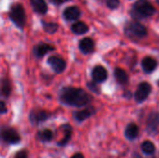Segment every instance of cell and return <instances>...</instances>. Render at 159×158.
<instances>
[{
  "label": "cell",
  "mask_w": 159,
  "mask_h": 158,
  "mask_svg": "<svg viewBox=\"0 0 159 158\" xmlns=\"http://www.w3.org/2000/svg\"><path fill=\"white\" fill-rule=\"evenodd\" d=\"M159 129V113L152 112L146 120V130L149 134L155 135Z\"/></svg>",
  "instance_id": "obj_8"
},
{
  "label": "cell",
  "mask_w": 159,
  "mask_h": 158,
  "mask_svg": "<svg viewBox=\"0 0 159 158\" xmlns=\"http://www.w3.org/2000/svg\"><path fill=\"white\" fill-rule=\"evenodd\" d=\"M124 33L131 40L143 39L147 35V29L138 21H129L124 26Z\"/></svg>",
  "instance_id": "obj_3"
},
{
  "label": "cell",
  "mask_w": 159,
  "mask_h": 158,
  "mask_svg": "<svg viewBox=\"0 0 159 158\" xmlns=\"http://www.w3.org/2000/svg\"><path fill=\"white\" fill-rule=\"evenodd\" d=\"M48 63L56 74H61L66 69V61L59 56H50L48 59Z\"/></svg>",
  "instance_id": "obj_7"
},
{
  "label": "cell",
  "mask_w": 159,
  "mask_h": 158,
  "mask_svg": "<svg viewBox=\"0 0 159 158\" xmlns=\"http://www.w3.org/2000/svg\"><path fill=\"white\" fill-rule=\"evenodd\" d=\"M64 2H66V1H70V0H63Z\"/></svg>",
  "instance_id": "obj_33"
},
{
  "label": "cell",
  "mask_w": 159,
  "mask_h": 158,
  "mask_svg": "<svg viewBox=\"0 0 159 158\" xmlns=\"http://www.w3.org/2000/svg\"><path fill=\"white\" fill-rule=\"evenodd\" d=\"M36 137L42 142H48L52 141V139L54 137V133L52 130H50L48 129H45L39 130Z\"/></svg>",
  "instance_id": "obj_22"
},
{
  "label": "cell",
  "mask_w": 159,
  "mask_h": 158,
  "mask_svg": "<svg viewBox=\"0 0 159 158\" xmlns=\"http://www.w3.org/2000/svg\"><path fill=\"white\" fill-rule=\"evenodd\" d=\"M151 91H152V86L148 82H142L138 86V88H137V90H136V92L134 94L135 101L138 103L143 102L148 98Z\"/></svg>",
  "instance_id": "obj_6"
},
{
  "label": "cell",
  "mask_w": 159,
  "mask_h": 158,
  "mask_svg": "<svg viewBox=\"0 0 159 158\" xmlns=\"http://www.w3.org/2000/svg\"><path fill=\"white\" fill-rule=\"evenodd\" d=\"M94 114H95V109L93 107H88L86 109L75 112L74 118L75 119V121L81 123V122L87 120L88 118H89L90 116H92Z\"/></svg>",
  "instance_id": "obj_14"
},
{
  "label": "cell",
  "mask_w": 159,
  "mask_h": 158,
  "mask_svg": "<svg viewBox=\"0 0 159 158\" xmlns=\"http://www.w3.org/2000/svg\"><path fill=\"white\" fill-rule=\"evenodd\" d=\"M14 158H28V154L26 150H20L16 153L14 156Z\"/></svg>",
  "instance_id": "obj_27"
},
{
  "label": "cell",
  "mask_w": 159,
  "mask_h": 158,
  "mask_svg": "<svg viewBox=\"0 0 159 158\" xmlns=\"http://www.w3.org/2000/svg\"><path fill=\"white\" fill-rule=\"evenodd\" d=\"M30 4L34 11L40 15H45L48 12V5L45 0H30Z\"/></svg>",
  "instance_id": "obj_17"
},
{
  "label": "cell",
  "mask_w": 159,
  "mask_h": 158,
  "mask_svg": "<svg viewBox=\"0 0 159 158\" xmlns=\"http://www.w3.org/2000/svg\"><path fill=\"white\" fill-rule=\"evenodd\" d=\"M142 67L145 74H151L157 67V61L153 57L147 56L142 61Z\"/></svg>",
  "instance_id": "obj_15"
},
{
  "label": "cell",
  "mask_w": 159,
  "mask_h": 158,
  "mask_svg": "<svg viewBox=\"0 0 159 158\" xmlns=\"http://www.w3.org/2000/svg\"><path fill=\"white\" fill-rule=\"evenodd\" d=\"M55 47L48 43H38L33 48V53L36 58H43L48 52L53 51Z\"/></svg>",
  "instance_id": "obj_11"
},
{
  "label": "cell",
  "mask_w": 159,
  "mask_h": 158,
  "mask_svg": "<svg viewBox=\"0 0 159 158\" xmlns=\"http://www.w3.org/2000/svg\"><path fill=\"white\" fill-rule=\"evenodd\" d=\"M8 17L10 20L19 28L23 29L26 23V13L24 7L19 4L15 3L10 6L8 11Z\"/></svg>",
  "instance_id": "obj_4"
},
{
  "label": "cell",
  "mask_w": 159,
  "mask_h": 158,
  "mask_svg": "<svg viewBox=\"0 0 159 158\" xmlns=\"http://www.w3.org/2000/svg\"><path fill=\"white\" fill-rule=\"evenodd\" d=\"M7 112V108L4 102L0 101V115H3V114H6Z\"/></svg>",
  "instance_id": "obj_28"
},
{
  "label": "cell",
  "mask_w": 159,
  "mask_h": 158,
  "mask_svg": "<svg viewBox=\"0 0 159 158\" xmlns=\"http://www.w3.org/2000/svg\"><path fill=\"white\" fill-rule=\"evenodd\" d=\"M12 91L10 80L7 77H2L0 79V96L7 99Z\"/></svg>",
  "instance_id": "obj_16"
},
{
  "label": "cell",
  "mask_w": 159,
  "mask_h": 158,
  "mask_svg": "<svg viewBox=\"0 0 159 158\" xmlns=\"http://www.w3.org/2000/svg\"><path fill=\"white\" fill-rule=\"evenodd\" d=\"M134 158H142L139 155H134Z\"/></svg>",
  "instance_id": "obj_31"
},
{
  "label": "cell",
  "mask_w": 159,
  "mask_h": 158,
  "mask_svg": "<svg viewBox=\"0 0 159 158\" xmlns=\"http://www.w3.org/2000/svg\"><path fill=\"white\" fill-rule=\"evenodd\" d=\"M63 18L67 21H74L80 18L81 16V10L78 7L76 6H70L67 7L63 12H62Z\"/></svg>",
  "instance_id": "obj_10"
},
{
  "label": "cell",
  "mask_w": 159,
  "mask_h": 158,
  "mask_svg": "<svg viewBox=\"0 0 159 158\" xmlns=\"http://www.w3.org/2000/svg\"><path fill=\"white\" fill-rule=\"evenodd\" d=\"M41 23H42L43 30L46 33H48V34H55L58 31V29H59V25L56 22L42 20Z\"/></svg>",
  "instance_id": "obj_23"
},
{
  "label": "cell",
  "mask_w": 159,
  "mask_h": 158,
  "mask_svg": "<svg viewBox=\"0 0 159 158\" xmlns=\"http://www.w3.org/2000/svg\"><path fill=\"white\" fill-rule=\"evenodd\" d=\"M50 116V115L44 110H33L30 115H29V119L31 121L32 124L34 125H38L42 122H45L48 117Z\"/></svg>",
  "instance_id": "obj_9"
},
{
  "label": "cell",
  "mask_w": 159,
  "mask_h": 158,
  "mask_svg": "<svg viewBox=\"0 0 159 158\" xmlns=\"http://www.w3.org/2000/svg\"><path fill=\"white\" fill-rule=\"evenodd\" d=\"M114 75L116 80V82L120 85H125L129 82V75L127 72L119 67L116 68L114 71Z\"/></svg>",
  "instance_id": "obj_19"
},
{
  "label": "cell",
  "mask_w": 159,
  "mask_h": 158,
  "mask_svg": "<svg viewBox=\"0 0 159 158\" xmlns=\"http://www.w3.org/2000/svg\"><path fill=\"white\" fill-rule=\"evenodd\" d=\"M59 100L62 104L83 107L92 102V97L86 90L74 87H64L59 91Z\"/></svg>",
  "instance_id": "obj_1"
},
{
  "label": "cell",
  "mask_w": 159,
  "mask_h": 158,
  "mask_svg": "<svg viewBox=\"0 0 159 158\" xmlns=\"http://www.w3.org/2000/svg\"><path fill=\"white\" fill-rule=\"evenodd\" d=\"M141 148H142V151H143L144 154H146V155H153V154H155V152H156V146H155V144H154L152 142H150V141H145V142H143L142 143Z\"/></svg>",
  "instance_id": "obj_24"
},
{
  "label": "cell",
  "mask_w": 159,
  "mask_h": 158,
  "mask_svg": "<svg viewBox=\"0 0 159 158\" xmlns=\"http://www.w3.org/2000/svg\"><path fill=\"white\" fill-rule=\"evenodd\" d=\"M106 5L110 9H116L119 7L120 2L119 0H106Z\"/></svg>",
  "instance_id": "obj_26"
},
{
  "label": "cell",
  "mask_w": 159,
  "mask_h": 158,
  "mask_svg": "<svg viewBox=\"0 0 159 158\" xmlns=\"http://www.w3.org/2000/svg\"><path fill=\"white\" fill-rule=\"evenodd\" d=\"M61 129L63 131L64 136H63V138L61 139V141H60V142H58V145L62 147V146L66 145V144L69 142V141L71 140V138H72V133H73V129H72V127H71L70 125L64 124V125H62V126L61 127Z\"/></svg>",
  "instance_id": "obj_18"
},
{
  "label": "cell",
  "mask_w": 159,
  "mask_h": 158,
  "mask_svg": "<svg viewBox=\"0 0 159 158\" xmlns=\"http://www.w3.org/2000/svg\"><path fill=\"white\" fill-rule=\"evenodd\" d=\"M156 13V8L147 0H138L136 1L130 11L131 16L134 19H144L153 16Z\"/></svg>",
  "instance_id": "obj_2"
},
{
  "label": "cell",
  "mask_w": 159,
  "mask_h": 158,
  "mask_svg": "<svg viewBox=\"0 0 159 158\" xmlns=\"http://www.w3.org/2000/svg\"><path fill=\"white\" fill-rule=\"evenodd\" d=\"M153 158H155V157H153Z\"/></svg>",
  "instance_id": "obj_34"
},
{
  "label": "cell",
  "mask_w": 159,
  "mask_h": 158,
  "mask_svg": "<svg viewBox=\"0 0 159 158\" xmlns=\"http://www.w3.org/2000/svg\"><path fill=\"white\" fill-rule=\"evenodd\" d=\"M91 76H92V80L99 84V83L104 82L107 79L108 73L103 66L97 65L93 68V70L91 72Z\"/></svg>",
  "instance_id": "obj_12"
},
{
  "label": "cell",
  "mask_w": 159,
  "mask_h": 158,
  "mask_svg": "<svg viewBox=\"0 0 159 158\" xmlns=\"http://www.w3.org/2000/svg\"><path fill=\"white\" fill-rule=\"evenodd\" d=\"M0 140L7 144H17L20 142V136L15 129L3 127L0 129Z\"/></svg>",
  "instance_id": "obj_5"
},
{
  "label": "cell",
  "mask_w": 159,
  "mask_h": 158,
  "mask_svg": "<svg viewBox=\"0 0 159 158\" xmlns=\"http://www.w3.org/2000/svg\"><path fill=\"white\" fill-rule=\"evenodd\" d=\"M49 2H51L52 4H54V5H56V6H60V5H61V4H63L64 3V1L63 0H48Z\"/></svg>",
  "instance_id": "obj_29"
},
{
  "label": "cell",
  "mask_w": 159,
  "mask_h": 158,
  "mask_svg": "<svg viewBox=\"0 0 159 158\" xmlns=\"http://www.w3.org/2000/svg\"><path fill=\"white\" fill-rule=\"evenodd\" d=\"M139 135V128L136 124L130 123L127 126L125 129V136L128 140H135Z\"/></svg>",
  "instance_id": "obj_20"
},
{
  "label": "cell",
  "mask_w": 159,
  "mask_h": 158,
  "mask_svg": "<svg viewBox=\"0 0 159 158\" xmlns=\"http://www.w3.org/2000/svg\"><path fill=\"white\" fill-rule=\"evenodd\" d=\"M87 86H88V88H89V90H91L92 92H94V93H96V94H100V93H101L100 88H99L97 82H95V81H90V82H89V83L87 84Z\"/></svg>",
  "instance_id": "obj_25"
},
{
  "label": "cell",
  "mask_w": 159,
  "mask_h": 158,
  "mask_svg": "<svg viewBox=\"0 0 159 158\" xmlns=\"http://www.w3.org/2000/svg\"><path fill=\"white\" fill-rule=\"evenodd\" d=\"M71 30L75 34L81 35L89 32V26L84 21H76L72 24Z\"/></svg>",
  "instance_id": "obj_21"
},
{
  "label": "cell",
  "mask_w": 159,
  "mask_h": 158,
  "mask_svg": "<svg viewBox=\"0 0 159 158\" xmlns=\"http://www.w3.org/2000/svg\"><path fill=\"white\" fill-rule=\"evenodd\" d=\"M71 158H85L84 157V156L81 154V153H76V154H75Z\"/></svg>",
  "instance_id": "obj_30"
},
{
  "label": "cell",
  "mask_w": 159,
  "mask_h": 158,
  "mask_svg": "<svg viewBox=\"0 0 159 158\" xmlns=\"http://www.w3.org/2000/svg\"><path fill=\"white\" fill-rule=\"evenodd\" d=\"M156 2H157V3L159 5V0H156Z\"/></svg>",
  "instance_id": "obj_32"
},
{
  "label": "cell",
  "mask_w": 159,
  "mask_h": 158,
  "mask_svg": "<svg viewBox=\"0 0 159 158\" xmlns=\"http://www.w3.org/2000/svg\"><path fill=\"white\" fill-rule=\"evenodd\" d=\"M79 49L84 54H90L95 50V43L90 37H85L79 42Z\"/></svg>",
  "instance_id": "obj_13"
}]
</instances>
